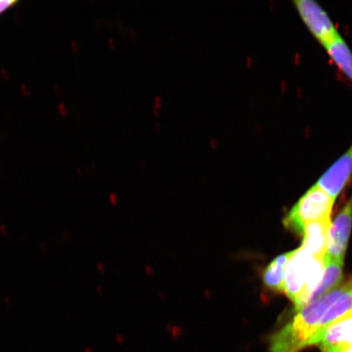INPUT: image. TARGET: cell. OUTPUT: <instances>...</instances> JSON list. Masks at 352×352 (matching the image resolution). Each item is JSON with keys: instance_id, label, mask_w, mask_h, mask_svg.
I'll return each mask as SVG.
<instances>
[{"instance_id": "cell-1", "label": "cell", "mask_w": 352, "mask_h": 352, "mask_svg": "<svg viewBox=\"0 0 352 352\" xmlns=\"http://www.w3.org/2000/svg\"><path fill=\"white\" fill-rule=\"evenodd\" d=\"M351 309L352 280L298 311L285 327L272 334L270 351L301 352L314 346L330 324Z\"/></svg>"}, {"instance_id": "cell-2", "label": "cell", "mask_w": 352, "mask_h": 352, "mask_svg": "<svg viewBox=\"0 0 352 352\" xmlns=\"http://www.w3.org/2000/svg\"><path fill=\"white\" fill-rule=\"evenodd\" d=\"M324 270V258L314 257L302 246L293 250L285 266L284 292L294 302L296 311L309 305Z\"/></svg>"}, {"instance_id": "cell-3", "label": "cell", "mask_w": 352, "mask_h": 352, "mask_svg": "<svg viewBox=\"0 0 352 352\" xmlns=\"http://www.w3.org/2000/svg\"><path fill=\"white\" fill-rule=\"evenodd\" d=\"M334 201L315 184L294 206L284 220L285 226L302 236L307 223L331 217Z\"/></svg>"}, {"instance_id": "cell-4", "label": "cell", "mask_w": 352, "mask_h": 352, "mask_svg": "<svg viewBox=\"0 0 352 352\" xmlns=\"http://www.w3.org/2000/svg\"><path fill=\"white\" fill-rule=\"evenodd\" d=\"M294 3L307 28L321 45L325 47L341 36L328 13L318 3L296 0Z\"/></svg>"}, {"instance_id": "cell-5", "label": "cell", "mask_w": 352, "mask_h": 352, "mask_svg": "<svg viewBox=\"0 0 352 352\" xmlns=\"http://www.w3.org/2000/svg\"><path fill=\"white\" fill-rule=\"evenodd\" d=\"M352 228V197L330 224L327 252L324 257L344 261Z\"/></svg>"}, {"instance_id": "cell-6", "label": "cell", "mask_w": 352, "mask_h": 352, "mask_svg": "<svg viewBox=\"0 0 352 352\" xmlns=\"http://www.w3.org/2000/svg\"><path fill=\"white\" fill-rule=\"evenodd\" d=\"M314 346L320 352L352 349V309L330 324Z\"/></svg>"}, {"instance_id": "cell-7", "label": "cell", "mask_w": 352, "mask_h": 352, "mask_svg": "<svg viewBox=\"0 0 352 352\" xmlns=\"http://www.w3.org/2000/svg\"><path fill=\"white\" fill-rule=\"evenodd\" d=\"M351 174L352 146L325 171L316 184L336 200L344 188Z\"/></svg>"}, {"instance_id": "cell-8", "label": "cell", "mask_w": 352, "mask_h": 352, "mask_svg": "<svg viewBox=\"0 0 352 352\" xmlns=\"http://www.w3.org/2000/svg\"><path fill=\"white\" fill-rule=\"evenodd\" d=\"M330 218L307 223L303 230L302 246L308 252L318 258H324L327 252Z\"/></svg>"}, {"instance_id": "cell-9", "label": "cell", "mask_w": 352, "mask_h": 352, "mask_svg": "<svg viewBox=\"0 0 352 352\" xmlns=\"http://www.w3.org/2000/svg\"><path fill=\"white\" fill-rule=\"evenodd\" d=\"M324 270L318 287L316 288L311 298V302L324 296L338 287L342 279L343 263L344 261H333L324 257Z\"/></svg>"}, {"instance_id": "cell-10", "label": "cell", "mask_w": 352, "mask_h": 352, "mask_svg": "<svg viewBox=\"0 0 352 352\" xmlns=\"http://www.w3.org/2000/svg\"><path fill=\"white\" fill-rule=\"evenodd\" d=\"M292 254V252L279 255L264 270L262 280L266 288L276 292H284L285 266Z\"/></svg>"}, {"instance_id": "cell-11", "label": "cell", "mask_w": 352, "mask_h": 352, "mask_svg": "<svg viewBox=\"0 0 352 352\" xmlns=\"http://www.w3.org/2000/svg\"><path fill=\"white\" fill-rule=\"evenodd\" d=\"M325 50L334 64L352 81V52L344 39L338 37L325 47Z\"/></svg>"}, {"instance_id": "cell-12", "label": "cell", "mask_w": 352, "mask_h": 352, "mask_svg": "<svg viewBox=\"0 0 352 352\" xmlns=\"http://www.w3.org/2000/svg\"><path fill=\"white\" fill-rule=\"evenodd\" d=\"M16 3H19V2L16 0H0V15L10 10Z\"/></svg>"}, {"instance_id": "cell-13", "label": "cell", "mask_w": 352, "mask_h": 352, "mask_svg": "<svg viewBox=\"0 0 352 352\" xmlns=\"http://www.w3.org/2000/svg\"><path fill=\"white\" fill-rule=\"evenodd\" d=\"M324 352H352V349H346L342 351H324Z\"/></svg>"}, {"instance_id": "cell-14", "label": "cell", "mask_w": 352, "mask_h": 352, "mask_svg": "<svg viewBox=\"0 0 352 352\" xmlns=\"http://www.w3.org/2000/svg\"><path fill=\"white\" fill-rule=\"evenodd\" d=\"M210 142H211V145H212L213 147L217 146V140L212 139L210 140Z\"/></svg>"}]
</instances>
